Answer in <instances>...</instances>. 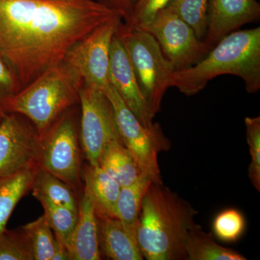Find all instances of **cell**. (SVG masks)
I'll use <instances>...</instances> for the list:
<instances>
[{"mask_svg":"<svg viewBox=\"0 0 260 260\" xmlns=\"http://www.w3.org/2000/svg\"><path fill=\"white\" fill-rule=\"evenodd\" d=\"M120 13L95 0H0V54L28 85Z\"/></svg>","mask_w":260,"mask_h":260,"instance_id":"6da1fadb","label":"cell"},{"mask_svg":"<svg viewBox=\"0 0 260 260\" xmlns=\"http://www.w3.org/2000/svg\"><path fill=\"white\" fill-rule=\"evenodd\" d=\"M187 201L161 184L153 183L142 204L136 239L147 260L186 259L185 242L198 215Z\"/></svg>","mask_w":260,"mask_h":260,"instance_id":"7a4b0ae2","label":"cell"},{"mask_svg":"<svg viewBox=\"0 0 260 260\" xmlns=\"http://www.w3.org/2000/svg\"><path fill=\"white\" fill-rule=\"evenodd\" d=\"M223 75L242 78L246 91L260 89V28L228 34L201 60L184 70H175L170 87L186 96L196 95L210 80Z\"/></svg>","mask_w":260,"mask_h":260,"instance_id":"3957f363","label":"cell"},{"mask_svg":"<svg viewBox=\"0 0 260 260\" xmlns=\"http://www.w3.org/2000/svg\"><path fill=\"white\" fill-rule=\"evenodd\" d=\"M83 84L81 76L62 61L22 88L8 102L5 110L25 116L42 140L63 113L79 102Z\"/></svg>","mask_w":260,"mask_h":260,"instance_id":"277c9868","label":"cell"},{"mask_svg":"<svg viewBox=\"0 0 260 260\" xmlns=\"http://www.w3.org/2000/svg\"><path fill=\"white\" fill-rule=\"evenodd\" d=\"M116 34L125 47L142 93L155 116L160 112L175 68L155 38L146 30L126 28L121 22Z\"/></svg>","mask_w":260,"mask_h":260,"instance_id":"5b68a950","label":"cell"},{"mask_svg":"<svg viewBox=\"0 0 260 260\" xmlns=\"http://www.w3.org/2000/svg\"><path fill=\"white\" fill-rule=\"evenodd\" d=\"M104 92L114 109L123 144L136 160L142 172L151 178L153 183L161 184L158 155L170 149L171 143L162 133L160 124L155 123L150 128L143 126L112 84Z\"/></svg>","mask_w":260,"mask_h":260,"instance_id":"8992f818","label":"cell"},{"mask_svg":"<svg viewBox=\"0 0 260 260\" xmlns=\"http://www.w3.org/2000/svg\"><path fill=\"white\" fill-rule=\"evenodd\" d=\"M121 17L99 25L75 43L63 61L83 78L84 84L104 91L110 85L109 59L113 37Z\"/></svg>","mask_w":260,"mask_h":260,"instance_id":"52a82bcc","label":"cell"},{"mask_svg":"<svg viewBox=\"0 0 260 260\" xmlns=\"http://www.w3.org/2000/svg\"><path fill=\"white\" fill-rule=\"evenodd\" d=\"M80 140L90 166H99L103 150L109 142L121 139L110 101L100 89L83 84L80 88Z\"/></svg>","mask_w":260,"mask_h":260,"instance_id":"ba28073f","label":"cell"},{"mask_svg":"<svg viewBox=\"0 0 260 260\" xmlns=\"http://www.w3.org/2000/svg\"><path fill=\"white\" fill-rule=\"evenodd\" d=\"M143 30L155 38L176 70L192 66L209 52L190 25L169 8L161 10Z\"/></svg>","mask_w":260,"mask_h":260,"instance_id":"9c48e42d","label":"cell"},{"mask_svg":"<svg viewBox=\"0 0 260 260\" xmlns=\"http://www.w3.org/2000/svg\"><path fill=\"white\" fill-rule=\"evenodd\" d=\"M39 168L74 189L79 185V145L75 122L70 116H61L41 140Z\"/></svg>","mask_w":260,"mask_h":260,"instance_id":"30bf717a","label":"cell"},{"mask_svg":"<svg viewBox=\"0 0 260 260\" xmlns=\"http://www.w3.org/2000/svg\"><path fill=\"white\" fill-rule=\"evenodd\" d=\"M41 138L35 127L15 113L0 119V177L39 168Z\"/></svg>","mask_w":260,"mask_h":260,"instance_id":"8fae6325","label":"cell"},{"mask_svg":"<svg viewBox=\"0 0 260 260\" xmlns=\"http://www.w3.org/2000/svg\"><path fill=\"white\" fill-rule=\"evenodd\" d=\"M109 77L111 84L137 119L145 127H152L155 116L142 93L129 56L116 31L111 45Z\"/></svg>","mask_w":260,"mask_h":260,"instance_id":"7c38bea8","label":"cell"},{"mask_svg":"<svg viewBox=\"0 0 260 260\" xmlns=\"http://www.w3.org/2000/svg\"><path fill=\"white\" fill-rule=\"evenodd\" d=\"M259 17L256 0H210L208 29L203 42L210 51L228 34L257 21Z\"/></svg>","mask_w":260,"mask_h":260,"instance_id":"4fadbf2b","label":"cell"},{"mask_svg":"<svg viewBox=\"0 0 260 260\" xmlns=\"http://www.w3.org/2000/svg\"><path fill=\"white\" fill-rule=\"evenodd\" d=\"M67 248L72 260L102 259L97 215L85 191L78 202V220Z\"/></svg>","mask_w":260,"mask_h":260,"instance_id":"5bb4252c","label":"cell"},{"mask_svg":"<svg viewBox=\"0 0 260 260\" xmlns=\"http://www.w3.org/2000/svg\"><path fill=\"white\" fill-rule=\"evenodd\" d=\"M97 218L101 252L107 259H144L136 238L119 219L106 215H97Z\"/></svg>","mask_w":260,"mask_h":260,"instance_id":"9a60e30c","label":"cell"},{"mask_svg":"<svg viewBox=\"0 0 260 260\" xmlns=\"http://www.w3.org/2000/svg\"><path fill=\"white\" fill-rule=\"evenodd\" d=\"M85 189L97 215L115 217L116 207L121 186L99 166L86 167L84 172Z\"/></svg>","mask_w":260,"mask_h":260,"instance_id":"2e32d148","label":"cell"},{"mask_svg":"<svg viewBox=\"0 0 260 260\" xmlns=\"http://www.w3.org/2000/svg\"><path fill=\"white\" fill-rule=\"evenodd\" d=\"M99 166L121 186L132 184L143 173L121 139L108 143L101 154Z\"/></svg>","mask_w":260,"mask_h":260,"instance_id":"e0dca14e","label":"cell"},{"mask_svg":"<svg viewBox=\"0 0 260 260\" xmlns=\"http://www.w3.org/2000/svg\"><path fill=\"white\" fill-rule=\"evenodd\" d=\"M153 183L151 178L145 173H142L132 184L121 186L119 191L116 202V218L120 220L128 232L135 238L143 199Z\"/></svg>","mask_w":260,"mask_h":260,"instance_id":"ac0fdd59","label":"cell"},{"mask_svg":"<svg viewBox=\"0 0 260 260\" xmlns=\"http://www.w3.org/2000/svg\"><path fill=\"white\" fill-rule=\"evenodd\" d=\"M186 260H246L235 249L218 244L213 234L197 224L189 231L185 242Z\"/></svg>","mask_w":260,"mask_h":260,"instance_id":"d6986e66","label":"cell"},{"mask_svg":"<svg viewBox=\"0 0 260 260\" xmlns=\"http://www.w3.org/2000/svg\"><path fill=\"white\" fill-rule=\"evenodd\" d=\"M37 169L0 177V235L6 230L10 215L20 199L31 189Z\"/></svg>","mask_w":260,"mask_h":260,"instance_id":"ffe728a7","label":"cell"},{"mask_svg":"<svg viewBox=\"0 0 260 260\" xmlns=\"http://www.w3.org/2000/svg\"><path fill=\"white\" fill-rule=\"evenodd\" d=\"M31 189L34 196L40 195L56 205L78 212L74 188L44 169H38Z\"/></svg>","mask_w":260,"mask_h":260,"instance_id":"44dd1931","label":"cell"},{"mask_svg":"<svg viewBox=\"0 0 260 260\" xmlns=\"http://www.w3.org/2000/svg\"><path fill=\"white\" fill-rule=\"evenodd\" d=\"M34 197L42 204L44 215L51 230L55 234V237L65 246H68L78 220V212L56 205L40 195Z\"/></svg>","mask_w":260,"mask_h":260,"instance_id":"7402d4cb","label":"cell"},{"mask_svg":"<svg viewBox=\"0 0 260 260\" xmlns=\"http://www.w3.org/2000/svg\"><path fill=\"white\" fill-rule=\"evenodd\" d=\"M23 232L28 239L35 260H51L56 246V237L48 224L45 216L23 227Z\"/></svg>","mask_w":260,"mask_h":260,"instance_id":"603a6c76","label":"cell"},{"mask_svg":"<svg viewBox=\"0 0 260 260\" xmlns=\"http://www.w3.org/2000/svg\"><path fill=\"white\" fill-rule=\"evenodd\" d=\"M210 0H172L167 7L179 15L203 41L208 25Z\"/></svg>","mask_w":260,"mask_h":260,"instance_id":"cb8c5ba5","label":"cell"},{"mask_svg":"<svg viewBox=\"0 0 260 260\" xmlns=\"http://www.w3.org/2000/svg\"><path fill=\"white\" fill-rule=\"evenodd\" d=\"M246 224L242 212L236 208H228L214 218L212 225L213 236L223 242H237L245 232Z\"/></svg>","mask_w":260,"mask_h":260,"instance_id":"d4e9b609","label":"cell"},{"mask_svg":"<svg viewBox=\"0 0 260 260\" xmlns=\"http://www.w3.org/2000/svg\"><path fill=\"white\" fill-rule=\"evenodd\" d=\"M246 141L249 145L251 162L249 178L252 185L260 191V117H247L244 119Z\"/></svg>","mask_w":260,"mask_h":260,"instance_id":"484cf974","label":"cell"},{"mask_svg":"<svg viewBox=\"0 0 260 260\" xmlns=\"http://www.w3.org/2000/svg\"><path fill=\"white\" fill-rule=\"evenodd\" d=\"M28 239L24 233L5 230L0 235V260H34Z\"/></svg>","mask_w":260,"mask_h":260,"instance_id":"4316f807","label":"cell"},{"mask_svg":"<svg viewBox=\"0 0 260 260\" xmlns=\"http://www.w3.org/2000/svg\"><path fill=\"white\" fill-rule=\"evenodd\" d=\"M172 0H138L129 18L123 23L128 28L143 30Z\"/></svg>","mask_w":260,"mask_h":260,"instance_id":"83f0119b","label":"cell"},{"mask_svg":"<svg viewBox=\"0 0 260 260\" xmlns=\"http://www.w3.org/2000/svg\"><path fill=\"white\" fill-rule=\"evenodd\" d=\"M22 88L14 70L0 54V119L7 114V104Z\"/></svg>","mask_w":260,"mask_h":260,"instance_id":"f1b7e54d","label":"cell"},{"mask_svg":"<svg viewBox=\"0 0 260 260\" xmlns=\"http://www.w3.org/2000/svg\"><path fill=\"white\" fill-rule=\"evenodd\" d=\"M120 13L122 19L127 20L138 0H99Z\"/></svg>","mask_w":260,"mask_h":260,"instance_id":"f546056e","label":"cell"},{"mask_svg":"<svg viewBox=\"0 0 260 260\" xmlns=\"http://www.w3.org/2000/svg\"><path fill=\"white\" fill-rule=\"evenodd\" d=\"M71 256L67 246L56 237V246L51 260H70Z\"/></svg>","mask_w":260,"mask_h":260,"instance_id":"4dcf8cb0","label":"cell"}]
</instances>
